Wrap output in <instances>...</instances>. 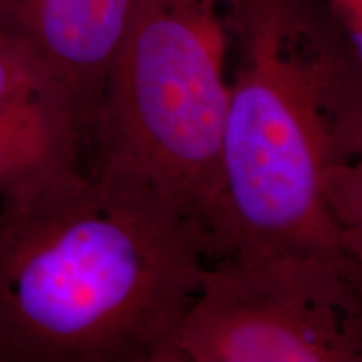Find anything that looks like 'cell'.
Returning a JSON list of instances; mask_svg holds the SVG:
<instances>
[{"label":"cell","mask_w":362,"mask_h":362,"mask_svg":"<svg viewBox=\"0 0 362 362\" xmlns=\"http://www.w3.org/2000/svg\"><path fill=\"white\" fill-rule=\"evenodd\" d=\"M208 233L116 161L0 203V362H176Z\"/></svg>","instance_id":"cell-1"},{"label":"cell","mask_w":362,"mask_h":362,"mask_svg":"<svg viewBox=\"0 0 362 362\" xmlns=\"http://www.w3.org/2000/svg\"><path fill=\"white\" fill-rule=\"evenodd\" d=\"M233 76L210 264L362 262L341 221L362 202V52L322 0H228Z\"/></svg>","instance_id":"cell-2"},{"label":"cell","mask_w":362,"mask_h":362,"mask_svg":"<svg viewBox=\"0 0 362 362\" xmlns=\"http://www.w3.org/2000/svg\"><path fill=\"white\" fill-rule=\"evenodd\" d=\"M228 57V0H136L107 71L86 163L134 170L210 233Z\"/></svg>","instance_id":"cell-3"},{"label":"cell","mask_w":362,"mask_h":362,"mask_svg":"<svg viewBox=\"0 0 362 362\" xmlns=\"http://www.w3.org/2000/svg\"><path fill=\"white\" fill-rule=\"evenodd\" d=\"M361 262H211L176 334V362H361Z\"/></svg>","instance_id":"cell-4"},{"label":"cell","mask_w":362,"mask_h":362,"mask_svg":"<svg viewBox=\"0 0 362 362\" xmlns=\"http://www.w3.org/2000/svg\"><path fill=\"white\" fill-rule=\"evenodd\" d=\"M88 153L71 90L0 33V203L21 205L81 180Z\"/></svg>","instance_id":"cell-5"},{"label":"cell","mask_w":362,"mask_h":362,"mask_svg":"<svg viewBox=\"0 0 362 362\" xmlns=\"http://www.w3.org/2000/svg\"><path fill=\"white\" fill-rule=\"evenodd\" d=\"M136 0H0V33L71 90L90 139L104 83Z\"/></svg>","instance_id":"cell-6"},{"label":"cell","mask_w":362,"mask_h":362,"mask_svg":"<svg viewBox=\"0 0 362 362\" xmlns=\"http://www.w3.org/2000/svg\"><path fill=\"white\" fill-rule=\"evenodd\" d=\"M357 51L362 52V0H322Z\"/></svg>","instance_id":"cell-7"}]
</instances>
